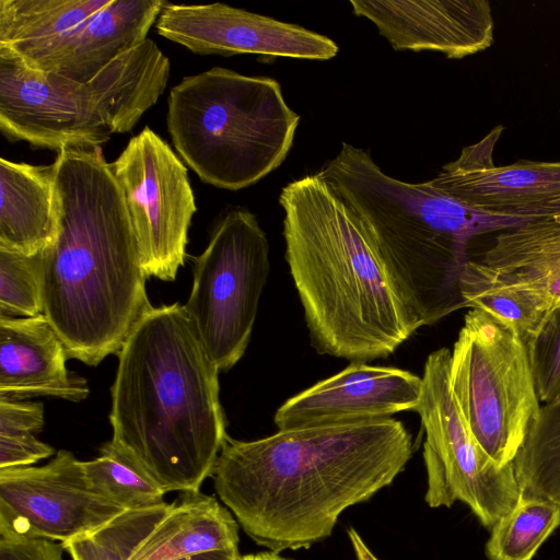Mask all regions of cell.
<instances>
[{
    "instance_id": "obj_11",
    "label": "cell",
    "mask_w": 560,
    "mask_h": 560,
    "mask_svg": "<svg viewBox=\"0 0 560 560\" xmlns=\"http://www.w3.org/2000/svg\"><path fill=\"white\" fill-rule=\"evenodd\" d=\"M122 190L147 278L174 281L197 210L187 167L145 126L110 163Z\"/></svg>"
},
{
    "instance_id": "obj_8",
    "label": "cell",
    "mask_w": 560,
    "mask_h": 560,
    "mask_svg": "<svg viewBox=\"0 0 560 560\" xmlns=\"http://www.w3.org/2000/svg\"><path fill=\"white\" fill-rule=\"evenodd\" d=\"M450 387L465 425L493 463H513L541 402L518 332L471 308L451 351Z\"/></svg>"
},
{
    "instance_id": "obj_22",
    "label": "cell",
    "mask_w": 560,
    "mask_h": 560,
    "mask_svg": "<svg viewBox=\"0 0 560 560\" xmlns=\"http://www.w3.org/2000/svg\"><path fill=\"white\" fill-rule=\"evenodd\" d=\"M109 0H0V50L33 69Z\"/></svg>"
},
{
    "instance_id": "obj_1",
    "label": "cell",
    "mask_w": 560,
    "mask_h": 560,
    "mask_svg": "<svg viewBox=\"0 0 560 560\" xmlns=\"http://www.w3.org/2000/svg\"><path fill=\"white\" fill-rule=\"evenodd\" d=\"M411 454L409 432L393 418L278 430L229 438L212 477L245 534L280 553L330 536L341 513L389 486Z\"/></svg>"
},
{
    "instance_id": "obj_34",
    "label": "cell",
    "mask_w": 560,
    "mask_h": 560,
    "mask_svg": "<svg viewBox=\"0 0 560 560\" xmlns=\"http://www.w3.org/2000/svg\"><path fill=\"white\" fill-rule=\"evenodd\" d=\"M177 560H242V556L236 550H213L180 558Z\"/></svg>"
},
{
    "instance_id": "obj_12",
    "label": "cell",
    "mask_w": 560,
    "mask_h": 560,
    "mask_svg": "<svg viewBox=\"0 0 560 560\" xmlns=\"http://www.w3.org/2000/svg\"><path fill=\"white\" fill-rule=\"evenodd\" d=\"M124 511L92 490L82 462L69 451L43 466L0 468V532L62 544Z\"/></svg>"
},
{
    "instance_id": "obj_16",
    "label": "cell",
    "mask_w": 560,
    "mask_h": 560,
    "mask_svg": "<svg viewBox=\"0 0 560 560\" xmlns=\"http://www.w3.org/2000/svg\"><path fill=\"white\" fill-rule=\"evenodd\" d=\"M395 50H435L459 59L493 43L487 0H351Z\"/></svg>"
},
{
    "instance_id": "obj_5",
    "label": "cell",
    "mask_w": 560,
    "mask_h": 560,
    "mask_svg": "<svg viewBox=\"0 0 560 560\" xmlns=\"http://www.w3.org/2000/svg\"><path fill=\"white\" fill-rule=\"evenodd\" d=\"M317 173L354 214L421 326L465 307L460 280L470 242L515 226L474 211L430 180L396 179L346 142Z\"/></svg>"
},
{
    "instance_id": "obj_2",
    "label": "cell",
    "mask_w": 560,
    "mask_h": 560,
    "mask_svg": "<svg viewBox=\"0 0 560 560\" xmlns=\"http://www.w3.org/2000/svg\"><path fill=\"white\" fill-rule=\"evenodd\" d=\"M60 203L43 250V314L68 357L96 366L117 354L152 306L122 190L101 147H65L54 161Z\"/></svg>"
},
{
    "instance_id": "obj_18",
    "label": "cell",
    "mask_w": 560,
    "mask_h": 560,
    "mask_svg": "<svg viewBox=\"0 0 560 560\" xmlns=\"http://www.w3.org/2000/svg\"><path fill=\"white\" fill-rule=\"evenodd\" d=\"M165 3L163 0H109L67 34L33 70L70 81L91 80L148 38Z\"/></svg>"
},
{
    "instance_id": "obj_7",
    "label": "cell",
    "mask_w": 560,
    "mask_h": 560,
    "mask_svg": "<svg viewBox=\"0 0 560 560\" xmlns=\"http://www.w3.org/2000/svg\"><path fill=\"white\" fill-rule=\"evenodd\" d=\"M170 71L151 38L86 82L40 73L0 50V129L12 141L56 152L101 147L133 129L164 93Z\"/></svg>"
},
{
    "instance_id": "obj_19",
    "label": "cell",
    "mask_w": 560,
    "mask_h": 560,
    "mask_svg": "<svg viewBox=\"0 0 560 560\" xmlns=\"http://www.w3.org/2000/svg\"><path fill=\"white\" fill-rule=\"evenodd\" d=\"M476 261L497 280L530 295L549 315L560 308V214L499 232Z\"/></svg>"
},
{
    "instance_id": "obj_27",
    "label": "cell",
    "mask_w": 560,
    "mask_h": 560,
    "mask_svg": "<svg viewBox=\"0 0 560 560\" xmlns=\"http://www.w3.org/2000/svg\"><path fill=\"white\" fill-rule=\"evenodd\" d=\"M172 505L165 502L124 511L101 527L61 545L72 560H130Z\"/></svg>"
},
{
    "instance_id": "obj_26",
    "label": "cell",
    "mask_w": 560,
    "mask_h": 560,
    "mask_svg": "<svg viewBox=\"0 0 560 560\" xmlns=\"http://www.w3.org/2000/svg\"><path fill=\"white\" fill-rule=\"evenodd\" d=\"M82 465L92 490L125 511L165 503L162 488L109 441L101 446L98 457Z\"/></svg>"
},
{
    "instance_id": "obj_31",
    "label": "cell",
    "mask_w": 560,
    "mask_h": 560,
    "mask_svg": "<svg viewBox=\"0 0 560 560\" xmlns=\"http://www.w3.org/2000/svg\"><path fill=\"white\" fill-rule=\"evenodd\" d=\"M63 550L50 539L0 532V560H63Z\"/></svg>"
},
{
    "instance_id": "obj_13",
    "label": "cell",
    "mask_w": 560,
    "mask_h": 560,
    "mask_svg": "<svg viewBox=\"0 0 560 560\" xmlns=\"http://www.w3.org/2000/svg\"><path fill=\"white\" fill-rule=\"evenodd\" d=\"M502 131L499 125L463 148L430 183L474 211L515 226L560 214V162L495 165L493 151Z\"/></svg>"
},
{
    "instance_id": "obj_15",
    "label": "cell",
    "mask_w": 560,
    "mask_h": 560,
    "mask_svg": "<svg viewBox=\"0 0 560 560\" xmlns=\"http://www.w3.org/2000/svg\"><path fill=\"white\" fill-rule=\"evenodd\" d=\"M422 377L396 368L352 362L289 398L275 413L278 430L389 418L416 411Z\"/></svg>"
},
{
    "instance_id": "obj_17",
    "label": "cell",
    "mask_w": 560,
    "mask_h": 560,
    "mask_svg": "<svg viewBox=\"0 0 560 560\" xmlns=\"http://www.w3.org/2000/svg\"><path fill=\"white\" fill-rule=\"evenodd\" d=\"M66 347L44 314L33 317L0 316V399L58 397L88 398L84 377L66 368Z\"/></svg>"
},
{
    "instance_id": "obj_23",
    "label": "cell",
    "mask_w": 560,
    "mask_h": 560,
    "mask_svg": "<svg viewBox=\"0 0 560 560\" xmlns=\"http://www.w3.org/2000/svg\"><path fill=\"white\" fill-rule=\"evenodd\" d=\"M513 466L522 497L560 505V401L541 405Z\"/></svg>"
},
{
    "instance_id": "obj_6",
    "label": "cell",
    "mask_w": 560,
    "mask_h": 560,
    "mask_svg": "<svg viewBox=\"0 0 560 560\" xmlns=\"http://www.w3.org/2000/svg\"><path fill=\"white\" fill-rule=\"evenodd\" d=\"M300 116L280 83L223 67L184 77L167 97V130L182 160L206 184L238 190L278 168Z\"/></svg>"
},
{
    "instance_id": "obj_9",
    "label": "cell",
    "mask_w": 560,
    "mask_h": 560,
    "mask_svg": "<svg viewBox=\"0 0 560 560\" xmlns=\"http://www.w3.org/2000/svg\"><path fill=\"white\" fill-rule=\"evenodd\" d=\"M269 268L268 240L255 214L240 207L224 211L195 260L183 305L220 372L246 351Z\"/></svg>"
},
{
    "instance_id": "obj_3",
    "label": "cell",
    "mask_w": 560,
    "mask_h": 560,
    "mask_svg": "<svg viewBox=\"0 0 560 560\" xmlns=\"http://www.w3.org/2000/svg\"><path fill=\"white\" fill-rule=\"evenodd\" d=\"M117 357L109 442L165 493L198 492L229 435L220 371L184 306H151Z\"/></svg>"
},
{
    "instance_id": "obj_25",
    "label": "cell",
    "mask_w": 560,
    "mask_h": 560,
    "mask_svg": "<svg viewBox=\"0 0 560 560\" xmlns=\"http://www.w3.org/2000/svg\"><path fill=\"white\" fill-rule=\"evenodd\" d=\"M560 525V505L521 495L515 506L492 527L486 545L489 560H530Z\"/></svg>"
},
{
    "instance_id": "obj_32",
    "label": "cell",
    "mask_w": 560,
    "mask_h": 560,
    "mask_svg": "<svg viewBox=\"0 0 560 560\" xmlns=\"http://www.w3.org/2000/svg\"><path fill=\"white\" fill-rule=\"evenodd\" d=\"M54 454V447L35 435L0 436V468L32 466Z\"/></svg>"
},
{
    "instance_id": "obj_21",
    "label": "cell",
    "mask_w": 560,
    "mask_h": 560,
    "mask_svg": "<svg viewBox=\"0 0 560 560\" xmlns=\"http://www.w3.org/2000/svg\"><path fill=\"white\" fill-rule=\"evenodd\" d=\"M238 549V523L213 497L184 492L130 560H177Z\"/></svg>"
},
{
    "instance_id": "obj_36",
    "label": "cell",
    "mask_w": 560,
    "mask_h": 560,
    "mask_svg": "<svg viewBox=\"0 0 560 560\" xmlns=\"http://www.w3.org/2000/svg\"><path fill=\"white\" fill-rule=\"evenodd\" d=\"M242 560H259L258 553L257 555H246L242 556Z\"/></svg>"
},
{
    "instance_id": "obj_4",
    "label": "cell",
    "mask_w": 560,
    "mask_h": 560,
    "mask_svg": "<svg viewBox=\"0 0 560 560\" xmlns=\"http://www.w3.org/2000/svg\"><path fill=\"white\" fill-rule=\"evenodd\" d=\"M285 259L320 354L387 358L418 328L359 221L318 173L284 186Z\"/></svg>"
},
{
    "instance_id": "obj_29",
    "label": "cell",
    "mask_w": 560,
    "mask_h": 560,
    "mask_svg": "<svg viewBox=\"0 0 560 560\" xmlns=\"http://www.w3.org/2000/svg\"><path fill=\"white\" fill-rule=\"evenodd\" d=\"M541 405L560 401V308L553 311L539 332L526 343Z\"/></svg>"
},
{
    "instance_id": "obj_35",
    "label": "cell",
    "mask_w": 560,
    "mask_h": 560,
    "mask_svg": "<svg viewBox=\"0 0 560 560\" xmlns=\"http://www.w3.org/2000/svg\"><path fill=\"white\" fill-rule=\"evenodd\" d=\"M259 560H290L281 557L279 553L272 551H265L258 553Z\"/></svg>"
},
{
    "instance_id": "obj_14",
    "label": "cell",
    "mask_w": 560,
    "mask_h": 560,
    "mask_svg": "<svg viewBox=\"0 0 560 560\" xmlns=\"http://www.w3.org/2000/svg\"><path fill=\"white\" fill-rule=\"evenodd\" d=\"M155 27L162 37L198 55L328 60L339 51L325 35L224 3L166 2Z\"/></svg>"
},
{
    "instance_id": "obj_10",
    "label": "cell",
    "mask_w": 560,
    "mask_h": 560,
    "mask_svg": "<svg viewBox=\"0 0 560 560\" xmlns=\"http://www.w3.org/2000/svg\"><path fill=\"white\" fill-rule=\"evenodd\" d=\"M450 349L429 354L416 409L425 433L424 500L431 508H450L462 501L491 528L518 502L521 488L513 463H493L470 436L450 387Z\"/></svg>"
},
{
    "instance_id": "obj_33",
    "label": "cell",
    "mask_w": 560,
    "mask_h": 560,
    "mask_svg": "<svg viewBox=\"0 0 560 560\" xmlns=\"http://www.w3.org/2000/svg\"><path fill=\"white\" fill-rule=\"evenodd\" d=\"M348 536L354 552L355 560H380L366 546L359 533L350 527L348 529Z\"/></svg>"
},
{
    "instance_id": "obj_24",
    "label": "cell",
    "mask_w": 560,
    "mask_h": 560,
    "mask_svg": "<svg viewBox=\"0 0 560 560\" xmlns=\"http://www.w3.org/2000/svg\"><path fill=\"white\" fill-rule=\"evenodd\" d=\"M460 292L465 307L483 311L513 327L525 343L539 332L550 316L535 299L497 280L474 258L466 264Z\"/></svg>"
},
{
    "instance_id": "obj_30",
    "label": "cell",
    "mask_w": 560,
    "mask_h": 560,
    "mask_svg": "<svg viewBox=\"0 0 560 560\" xmlns=\"http://www.w3.org/2000/svg\"><path fill=\"white\" fill-rule=\"evenodd\" d=\"M44 424L42 402L0 399V436L35 435L43 430Z\"/></svg>"
},
{
    "instance_id": "obj_28",
    "label": "cell",
    "mask_w": 560,
    "mask_h": 560,
    "mask_svg": "<svg viewBox=\"0 0 560 560\" xmlns=\"http://www.w3.org/2000/svg\"><path fill=\"white\" fill-rule=\"evenodd\" d=\"M43 250L34 255L0 247V316L43 314Z\"/></svg>"
},
{
    "instance_id": "obj_20",
    "label": "cell",
    "mask_w": 560,
    "mask_h": 560,
    "mask_svg": "<svg viewBox=\"0 0 560 560\" xmlns=\"http://www.w3.org/2000/svg\"><path fill=\"white\" fill-rule=\"evenodd\" d=\"M56 167L0 159V247L34 255L58 236Z\"/></svg>"
}]
</instances>
